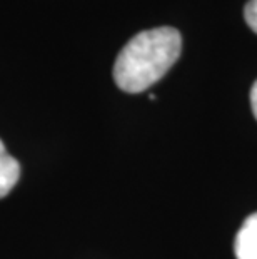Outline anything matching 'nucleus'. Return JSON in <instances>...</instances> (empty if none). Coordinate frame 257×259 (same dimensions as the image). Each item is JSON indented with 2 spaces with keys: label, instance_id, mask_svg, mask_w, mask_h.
I'll return each mask as SVG.
<instances>
[{
  "label": "nucleus",
  "instance_id": "nucleus-1",
  "mask_svg": "<svg viewBox=\"0 0 257 259\" xmlns=\"http://www.w3.org/2000/svg\"><path fill=\"white\" fill-rule=\"evenodd\" d=\"M182 37L172 27L144 30L125 44L114 64V80L120 91L139 94L154 85L177 62Z\"/></svg>",
  "mask_w": 257,
  "mask_h": 259
},
{
  "label": "nucleus",
  "instance_id": "nucleus-2",
  "mask_svg": "<svg viewBox=\"0 0 257 259\" xmlns=\"http://www.w3.org/2000/svg\"><path fill=\"white\" fill-rule=\"evenodd\" d=\"M237 259H257V212L245 219L234 241Z\"/></svg>",
  "mask_w": 257,
  "mask_h": 259
},
{
  "label": "nucleus",
  "instance_id": "nucleus-3",
  "mask_svg": "<svg viewBox=\"0 0 257 259\" xmlns=\"http://www.w3.org/2000/svg\"><path fill=\"white\" fill-rule=\"evenodd\" d=\"M19 178H20L19 161L10 156L4 146V142L0 141V199L14 189V186L19 183Z\"/></svg>",
  "mask_w": 257,
  "mask_h": 259
},
{
  "label": "nucleus",
  "instance_id": "nucleus-4",
  "mask_svg": "<svg viewBox=\"0 0 257 259\" xmlns=\"http://www.w3.org/2000/svg\"><path fill=\"white\" fill-rule=\"evenodd\" d=\"M244 17L247 25L257 34V0H249L244 9Z\"/></svg>",
  "mask_w": 257,
  "mask_h": 259
},
{
  "label": "nucleus",
  "instance_id": "nucleus-5",
  "mask_svg": "<svg viewBox=\"0 0 257 259\" xmlns=\"http://www.w3.org/2000/svg\"><path fill=\"white\" fill-rule=\"evenodd\" d=\"M250 106H252V114L257 119V80L254 82L252 89H250Z\"/></svg>",
  "mask_w": 257,
  "mask_h": 259
}]
</instances>
